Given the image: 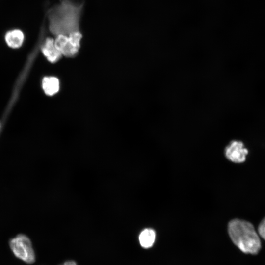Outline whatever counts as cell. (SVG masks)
<instances>
[{
	"mask_svg": "<svg viewBox=\"0 0 265 265\" xmlns=\"http://www.w3.org/2000/svg\"><path fill=\"white\" fill-rule=\"evenodd\" d=\"M10 248L14 255L27 264L35 261V254L30 239L26 235L20 234L9 242Z\"/></svg>",
	"mask_w": 265,
	"mask_h": 265,
	"instance_id": "3957f363",
	"label": "cell"
},
{
	"mask_svg": "<svg viewBox=\"0 0 265 265\" xmlns=\"http://www.w3.org/2000/svg\"><path fill=\"white\" fill-rule=\"evenodd\" d=\"M258 232L261 237L265 240V218L260 223Z\"/></svg>",
	"mask_w": 265,
	"mask_h": 265,
	"instance_id": "9c48e42d",
	"label": "cell"
},
{
	"mask_svg": "<svg viewBox=\"0 0 265 265\" xmlns=\"http://www.w3.org/2000/svg\"><path fill=\"white\" fill-rule=\"evenodd\" d=\"M42 87L46 95L53 96L59 90V80L55 77H46L43 79Z\"/></svg>",
	"mask_w": 265,
	"mask_h": 265,
	"instance_id": "52a82bcc",
	"label": "cell"
},
{
	"mask_svg": "<svg viewBox=\"0 0 265 265\" xmlns=\"http://www.w3.org/2000/svg\"><path fill=\"white\" fill-rule=\"evenodd\" d=\"M63 265H77V264L74 261H68L65 262Z\"/></svg>",
	"mask_w": 265,
	"mask_h": 265,
	"instance_id": "30bf717a",
	"label": "cell"
},
{
	"mask_svg": "<svg viewBox=\"0 0 265 265\" xmlns=\"http://www.w3.org/2000/svg\"><path fill=\"white\" fill-rule=\"evenodd\" d=\"M41 50L44 56L51 63L58 61L62 55L56 47L53 38L48 37L45 40Z\"/></svg>",
	"mask_w": 265,
	"mask_h": 265,
	"instance_id": "5b68a950",
	"label": "cell"
},
{
	"mask_svg": "<svg viewBox=\"0 0 265 265\" xmlns=\"http://www.w3.org/2000/svg\"><path fill=\"white\" fill-rule=\"evenodd\" d=\"M228 233L233 242L243 253L256 254L261 248L258 234L253 225L246 221L235 219L228 224Z\"/></svg>",
	"mask_w": 265,
	"mask_h": 265,
	"instance_id": "7a4b0ae2",
	"label": "cell"
},
{
	"mask_svg": "<svg viewBox=\"0 0 265 265\" xmlns=\"http://www.w3.org/2000/svg\"><path fill=\"white\" fill-rule=\"evenodd\" d=\"M155 231L150 228L143 230L139 236V241L141 246L144 248H148L153 246L155 240Z\"/></svg>",
	"mask_w": 265,
	"mask_h": 265,
	"instance_id": "ba28073f",
	"label": "cell"
},
{
	"mask_svg": "<svg viewBox=\"0 0 265 265\" xmlns=\"http://www.w3.org/2000/svg\"><path fill=\"white\" fill-rule=\"evenodd\" d=\"M83 9L82 2L63 0L48 13L49 29L55 38L68 41L78 51L82 37L80 21Z\"/></svg>",
	"mask_w": 265,
	"mask_h": 265,
	"instance_id": "6da1fadb",
	"label": "cell"
},
{
	"mask_svg": "<svg viewBox=\"0 0 265 265\" xmlns=\"http://www.w3.org/2000/svg\"><path fill=\"white\" fill-rule=\"evenodd\" d=\"M225 154L230 161L239 163L245 161L248 150L242 142L235 140L231 141L226 147Z\"/></svg>",
	"mask_w": 265,
	"mask_h": 265,
	"instance_id": "277c9868",
	"label": "cell"
},
{
	"mask_svg": "<svg viewBox=\"0 0 265 265\" xmlns=\"http://www.w3.org/2000/svg\"></svg>",
	"mask_w": 265,
	"mask_h": 265,
	"instance_id": "8fae6325",
	"label": "cell"
},
{
	"mask_svg": "<svg viewBox=\"0 0 265 265\" xmlns=\"http://www.w3.org/2000/svg\"><path fill=\"white\" fill-rule=\"evenodd\" d=\"M24 40V34L19 29H14L8 31L5 35V40L8 46L12 48H19Z\"/></svg>",
	"mask_w": 265,
	"mask_h": 265,
	"instance_id": "8992f818",
	"label": "cell"
}]
</instances>
